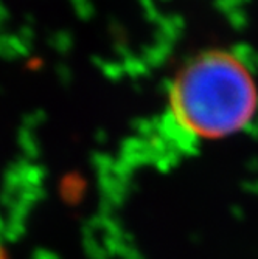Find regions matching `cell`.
Returning <instances> with one entry per match:
<instances>
[{
  "mask_svg": "<svg viewBox=\"0 0 258 259\" xmlns=\"http://www.w3.org/2000/svg\"><path fill=\"white\" fill-rule=\"evenodd\" d=\"M168 110L174 124L198 140H221L247 127L258 110V87L232 52L210 49L187 59L173 76Z\"/></svg>",
  "mask_w": 258,
  "mask_h": 259,
  "instance_id": "6da1fadb",
  "label": "cell"
}]
</instances>
